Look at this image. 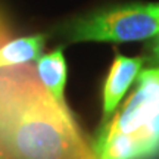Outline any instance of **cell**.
Returning a JSON list of instances; mask_svg holds the SVG:
<instances>
[{
    "instance_id": "5b68a950",
    "label": "cell",
    "mask_w": 159,
    "mask_h": 159,
    "mask_svg": "<svg viewBox=\"0 0 159 159\" xmlns=\"http://www.w3.org/2000/svg\"><path fill=\"white\" fill-rule=\"evenodd\" d=\"M35 72L39 75L41 84L44 85V89L55 99V102L61 105L62 108L69 109L65 102V85H66V77H68V66H66V59L62 49H56L44 56L39 57Z\"/></svg>"
},
{
    "instance_id": "ba28073f",
    "label": "cell",
    "mask_w": 159,
    "mask_h": 159,
    "mask_svg": "<svg viewBox=\"0 0 159 159\" xmlns=\"http://www.w3.org/2000/svg\"><path fill=\"white\" fill-rule=\"evenodd\" d=\"M0 159H11V158H9V156H7V155H6L2 149H0Z\"/></svg>"
},
{
    "instance_id": "277c9868",
    "label": "cell",
    "mask_w": 159,
    "mask_h": 159,
    "mask_svg": "<svg viewBox=\"0 0 159 159\" xmlns=\"http://www.w3.org/2000/svg\"><path fill=\"white\" fill-rule=\"evenodd\" d=\"M143 63V57H130L119 53L115 56L102 90V122H106L115 114L125 93L142 72Z\"/></svg>"
},
{
    "instance_id": "7a4b0ae2",
    "label": "cell",
    "mask_w": 159,
    "mask_h": 159,
    "mask_svg": "<svg viewBox=\"0 0 159 159\" xmlns=\"http://www.w3.org/2000/svg\"><path fill=\"white\" fill-rule=\"evenodd\" d=\"M90 146L94 159L159 158V66L139 74L136 89Z\"/></svg>"
},
{
    "instance_id": "52a82bcc",
    "label": "cell",
    "mask_w": 159,
    "mask_h": 159,
    "mask_svg": "<svg viewBox=\"0 0 159 159\" xmlns=\"http://www.w3.org/2000/svg\"><path fill=\"white\" fill-rule=\"evenodd\" d=\"M7 39H9V31H7L5 22L0 18V47L5 44V43H7Z\"/></svg>"
},
{
    "instance_id": "6da1fadb",
    "label": "cell",
    "mask_w": 159,
    "mask_h": 159,
    "mask_svg": "<svg viewBox=\"0 0 159 159\" xmlns=\"http://www.w3.org/2000/svg\"><path fill=\"white\" fill-rule=\"evenodd\" d=\"M0 149L11 159H94L71 111L28 63L0 68Z\"/></svg>"
},
{
    "instance_id": "3957f363",
    "label": "cell",
    "mask_w": 159,
    "mask_h": 159,
    "mask_svg": "<svg viewBox=\"0 0 159 159\" xmlns=\"http://www.w3.org/2000/svg\"><path fill=\"white\" fill-rule=\"evenodd\" d=\"M159 34V5H124L91 13L71 25V41L127 43Z\"/></svg>"
},
{
    "instance_id": "8992f818",
    "label": "cell",
    "mask_w": 159,
    "mask_h": 159,
    "mask_svg": "<svg viewBox=\"0 0 159 159\" xmlns=\"http://www.w3.org/2000/svg\"><path fill=\"white\" fill-rule=\"evenodd\" d=\"M44 47L43 35H30L7 41L0 47V68L25 65L37 61Z\"/></svg>"
}]
</instances>
